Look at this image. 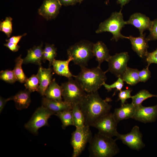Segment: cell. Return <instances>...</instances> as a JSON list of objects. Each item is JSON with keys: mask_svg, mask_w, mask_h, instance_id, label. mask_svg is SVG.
I'll return each mask as SVG.
<instances>
[{"mask_svg": "<svg viewBox=\"0 0 157 157\" xmlns=\"http://www.w3.org/2000/svg\"><path fill=\"white\" fill-rule=\"evenodd\" d=\"M109 98L102 99L97 91L87 93L79 104L84 115L85 124L92 126L99 118L110 113L111 106Z\"/></svg>", "mask_w": 157, "mask_h": 157, "instance_id": "6da1fadb", "label": "cell"}, {"mask_svg": "<svg viewBox=\"0 0 157 157\" xmlns=\"http://www.w3.org/2000/svg\"><path fill=\"white\" fill-rule=\"evenodd\" d=\"M79 74L74 77L83 90L87 93L97 91L107 80L106 73L100 67L89 69L81 68Z\"/></svg>", "mask_w": 157, "mask_h": 157, "instance_id": "7a4b0ae2", "label": "cell"}, {"mask_svg": "<svg viewBox=\"0 0 157 157\" xmlns=\"http://www.w3.org/2000/svg\"><path fill=\"white\" fill-rule=\"evenodd\" d=\"M116 140L99 133L96 134L89 142L90 156L112 157L116 155L119 152Z\"/></svg>", "mask_w": 157, "mask_h": 157, "instance_id": "3957f363", "label": "cell"}, {"mask_svg": "<svg viewBox=\"0 0 157 157\" xmlns=\"http://www.w3.org/2000/svg\"><path fill=\"white\" fill-rule=\"evenodd\" d=\"M94 43L82 40L70 46L67 51L68 57H72L74 63L81 68L86 67L89 60L94 56L92 49Z\"/></svg>", "mask_w": 157, "mask_h": 157, "instance_id": "277c9868", "label": "cell"}, {"mask_svg": "<svg viewBox=\"0 0 157 157\" xmlns=\"http://www.w3.org/2000/svg\"><path fill=\"white\" fill-rule=\"evenodd\" d=\"M121 10L113 13L109 18L101 22L96 33L110 32L113 35L111 40H115L116 42L120 39H127V36L123 35L121 33L122 29L126 24Z\"/></svg>", "mask_w": 157, "mask_h": 157, "instance_id": "5b68a950", "label": "cell"}, {"mask_svg": "<svg viewBox=\"0 0 157 157\" xmlns=\"http://www.w3.org/2000/svg\"><path fill=\"white\" fill-rule=\"evenodd\" d=\"M61 86L64 101L73 106L79 104L87 94L77 81L72 77L69 78L67 81L62 83Z\"/></svg>", "mask_w": 157, "mask_h": 157, "instance_id": "8992f818", "label": "cell"}, {"mask_svg": "<svg viewBox=\"0 0 157 157\" xmlns=\"http://www.w3.org/2000/svg\"><path fill=\"white\" fill-rule=\"evenodd\" d=\"M90 127L85 125L83 127L76 128L72 133L71 143L73 149L72 157L78 156L87 144L92 139V133Z\"/></svg>", "mask_w": 157, "mask_h": 157, "instance_id": "52a82bcc", "label": "cell"}, {"mask_svg": "<svg viewBox=\"0 0 157 157\" xmlns=\"http://www.w3.org/2000/svg\"><path fill=\"white\" fill-rule=\"evenodd\" d=\"M53 115V113L42 105L36 109L24 127L31 133L37 135L40 128L49 125L48 120Z\"/></svg>", "mask_w": 157, "mask_h": 157, "instance_id": "ba28073f", "label": "cell"}, {"mask_svg": "<svg viewBox=\"0 0 157 157\" xmlns=\"http://www.w3.org/2000/svg\"><path fill=\"white\" fill-rule=\"evenodd\" d=\"M118 123L113 114L109 113L98 119L92 126L97 129L98 133L113 138L118 133L117 131Z\"/></svg>", "mask_w": 157, "mask_h": 157, "instance_id": "9c48e42d", "label": "cell"}, {"mask_svg": "<svg viewBox=\"0 0 157 157\" xmlns=\"http://www.w3.org/2000/svg\"><path fill=\"white\" fill-rule=\"evenodd\" d=\"M116 137V140H120L123 144L133 149L139 150L145 146L142 141V133L137 126H134L129 133L125 134L118 133Z\"/></svg>", "mask_w": 157, "mask_h": 157, "instance_id": "30bf717a", "label": "cell"}, {"mask_svg": "<svg viewBox=\"0 0 157 157\" xmlns=\"http://www.w3.org/2000/svg\"><path fill=\"white\" fill-rule=\"evenodd\" d=\"M129 59L127 52L116 53L111 56L107 62L108 68L107 70L115 75L117 77H120L125 71Z\"/></svg>", "mask_w": 157, "mask_h": 157, "instance_id": "8fae6325", "label": "cell"}, {"mask_svg": "<svg viewBox=\"0 0 157 157\" xmlns=\"http://www.w3.org/2000/svg\"><path fill=\"white\" fill-rule=\"evenodd\" d=\"M135 107V113L132 119L145 123L156 121L157 117V105L145 107L141 104Z\"/></svg>", "mask_w": 157, "mask_h": 157, "instance_id": "7c38bea8", "label": "cell"}, {"mask_svg": "<svg viewBox=\"0 0 157 157\" xmlns=\"http://www.w3.org/2000/svg\"><path fill=\"white\" fill-rule=\"evenodd\" d=\"M62 6L59 0H44L38 12L47 20L51 19L57 16Z\"/></svg>", "mask_w": 157, "mask_h": 157, "instance_id": "4fadbf2b", "label": "cell"}, {"mask_svg": "<svg viewBox=\"0 0 157 157\" xmlns=\"http://www.w3.org/2000/svg\"><path fill=\"white\" fill-rule=\"evenodd\" d=\"M125 22L126 24L131 25L137 28L140 35L143 34L144 31L150 30L152 21L145 15L140 13H136L132 14L129 20Z\"/></svg>", "mask_w": 157, "mask_h": 157, "instance_id": "5bb4252c", "label": "cell"}, {"mask_svg": "<svg viewBox=\"0 0 157 157\" xmlns=\"http://www.w3.org/2000/svg\"><path fill=\"white\" fill-rule=\"evenodd\" d=\"M145 34L140 35L138 37L131 35L127 37L131 42L132 49L141 58H145L148 52V40L145 36Z\"/></svg>", "mask_w": 157, "mask_h": 157, "instance_id": "9a60e30c", "label": "cell"}, {"mask_svg": "<svg viewBox=\"0 0 157 157\" xmlns=\"http://www.w3.org/2000/svg\"><path fill=\"white\" fill-rule=\"evenodd\" d=\"M53 70L50 67L43 68L39 66L37 74L39 81V86L37 92L43 97L45 92L52 80Z\"/></svg>", "mask_w": 157, "mask_h": 157, "instance_id": "2e32d148", "label": "cell"}, {"mask_svg": "<svg viewBox=\"0 0 157 157\" xmlns=\"http://www.w3.org/2000/svg\"><path fill=\"white\" fill-rule=\"evenodd\" d=\"M42 105L53 113H57L67 110L72 109L73 106L64 101H58L48 99L43 96L42 100Z\"/></svg>", "mask_w": 157, "mask_h": 157, "instance_id": "e0dca14e", "label": "cell"}, {"mask_svg": "<svg viewBox=\"0 0 157 157\" xmlns=\"http://www.w3.org/2000/svg\"><path fill=\"white\" fill-rule=\"evenodd\" d=\"M135 106L132 103L125 104L119 108H115L113 113L117 122L132 118L135 112Z\"/></svg>", "mask_w": 157, "mask_h": 157, "instance_id": "ac0fdd59", "label": "cell"}, {"mask_svg": "<svg viewBox=\"0 0 157 157\" xmlns=\"http://www.w3.org/2000/svg\"><path fill=\"white\" fill-rule=\"evenodd\" d=\"M31 92L26 89L19 91L15 95L10 97L15 103V106L18 110L27 108L31 102L30 97Z\"/></svg>", "mask_w": 157, "mask_h": 157, "instance_id": "d6986e66", "label": "cell"}, {"mask_svg": "<svg viewBox=\"0 0 157 157\" xmlns=\"http://www.w3.org/2000/svg\"><path fill=\"white\" fill-rule=\"evenodd\" d=\"M92 51L94 56L98 63V66L104 61L108 62L111 56L109 50L105 44L101 41H98L93 44Z\"/></svg>", "mask_w": 157, "mask_h": 157, "instance_id": "ffe728a7", "label": "cell"}, {"mask_svg": "<svg viewBox=\"0 0 157 157\" xmlns=\"http://www.w3.org/2000/svg\"><path fill=\"white\" fill-rule=\"evenodd\" d=\"M42 44L35 46L28 50L26 56L23 59V64L33 63L41 66L42 61Z\"/></svg>", "mask_w": 157, "mask_h": 157, "instance_id": "44dd1931", "label": "cell"}, {"mask_svg": "<svg viewBox=\"0 0 157 157\" xmlns=\"http://www.w3.org/2000/svg\"><path fill=\"white\" fill-rule=\"evenodd\" d=\"M72 59V58L70 57H68V59L65 60L55 59L52 64L53 71L57 74L68 78L74 77L75 76L70 72L69 67V63Z\"/></svg>", "mask_w": 157, "mask_h": 157, "instance_id": "7402d4cb", "label": "cell"}, {"mask_svg": "<svg viewBox=\"0 0 157 157\" xmlns=\"http://www.w3.org/2000/svg\"><path fill=\"white\" fill-rule=\"evenodd\" d=\"M44 96L49 99L58 101H62V87L57 83L55 78L52 79L46 89Z\"/></svg>", "mask_w": 157, "mask_h": 157, "instance_id": "603a6c76", "label": "cell"}, {"mask_svg": "<svg viewBox=\"0 0 157 157\" xmlns=\"http://www.w3.org/2000/svg\"><path fill=\"white\" fill-rule=\"evenodd\" d=\"M139 70L137 69L127 67L120 77L124 81L131 85H134L140 82L138 75Z\"/></svg>", "mask_w": 157, "mask_h": 157, "instance_id": "cb8c5ba5", "label": "cell"}, {"mask_svg": "<svg viewBox=\"0 0 157 157\" xmlns=\"http://www.w3.org/2000/svg\"><path fill=\"white\" fill-rule=\"evenodd\" d=\"M74 126L76 128L81 127L85 125V120L79 104L73 106L72 109Z\"/></svg>", "mask_w": 157, "mask_h": 157, "instance_id": "d4e9b609", "label": "cell"}, {"mask_svg": "<svg viewBox=\"0 0 157 157\" xmlns=\"http://www.w3.org/2000/svg\"><path fill=\"white\" fill-rule=\"evenodd\" d=\"M57 49L53 44H46L43 49L42 61L44 63L46 60L49 62V67L52 65L53 62L57 56Z\"/></svg>", "mask_w": 157, "mask_h": 157, "instance_id": "484cf974", "label": "cell"}, {"mask_svg": "<svg viewBox=\"0 0 157 157\" xmlns=\"http://www.w3.org/2000/svg\"><path fill=\"white\" fill-rule=\"evenodd\" d=\"M55 115L60 120L63 129H65L68 126H74L72 109L65 110Z\"/></svg>", "mask_w": 157, "mask_h": 157, "instance_id": "4316f807", "label": "cell"}, {"mask_svg": "<svg viewBox=\"0 0 157 157\" xmlns=\"http://www.w3.org/2000/svg\"><path fill=\"white\" fill-rule=\"evenodd\" d=\"M23 59L21 58L20 55L15 60V65L13 70L17 81L21 83H25L28 78L24 72L22 68L23 64Z\"/></svg>", "mask_w": 157, "mask_h": 157, "instance_id": "83f0119b", "label": "cell"}, {"mask_svg": "<svg viewBox=\"0 0 157 157\" xmlns=\"http://www.w3.org/2000/svg\"><path fill=\"white\" fill-rule=\"evenodd\" d=\"M152 97H157V95L151 94L147 90H142L135 95L132 96L131 103L136 106L141 104L144 100Z\"/></svg>", "mask_w": 157, "mask_h": 157, "instance_id": "f1b7e54d", "label": "cell"}, {"mask_svg": "<svg viewBox=\"0 0 157 157\" xmlns=\"http://www.w3.org/2000/svg\"><path fill=\"white\" fill-rule=\"evenodd\" d=\"M26 89L32 92L38 91L39 86V81L37 74H33L28 78L25 82Z\"/></svg>", "mask_w": 157, "mask_h": 157, "instance_id": "f546056e", "label": "cell"}, {"mask_svg": "<svg viewBox=\"0 0 157 157\" xmlns=\"http://www.w3.org/2000/svg\"><path fill=\"white\" fill-rule=\"evenodd\" d=\"M13 19L10 17H7L5 20L1 22L0 30L4 33L8 38L9 37L12 33V20Z\"/></svg>", "mask_w": 157, "mask_h": 157, "instance_id": "4dcf8cb0", "label": "cell"}, {"mask_svg": "<svg viewBox=\"0 0 157 157\" xmlns=\"http://www.w3.org/2000/svg\"><path fill=\"white\" fill-rule=\"evenodd\" d=\"M1 80L9 83H13L17 81L13 70L6 69L0 73Z\"/></svg>", "mask_w": 157, "mask_h": 157, "instance_id": "1f68e13d", "label": "cell"}, {"mask_svg": "<svg viewBox=\"0 0 157 157\" xmlns=\"http://www.w3.org/2000/svg\"><path fill=\"white\" fill-rule=\"evenodd\" d=\"M124 81L120 77H118L117 80L113 83L111 85H108L105 83L103 84V85L108 92L110 91L113 89H116L117 91H120L123 87L124 85Z\"/></svg>", "mask_w": 157, "mask_h": 157, "instance_id": "d6a6232c", "label": "cell"}, {"mask_svg": "<svg viewBox=\"0 0 157 157\" xmlns=\"http://www.w3.org/2000/svg\"><path fill=\"white\" fill-rule=\"evenodd\" d=\"M132 91V90L129 88L119 91L118 95V100H120L121 105L125 104L127 99L131 98V93Z\"/></svg>", "mask_w": 157, "mask_h": 157, "instance_id": "836d02e7", "label": "cell"}, {"mask_svg": "<svg viewBox=\"0 0 157 157\" xmlns=\"http://www.w3.org/2000/svg\"><path fill=\"white\" fill-rule=\"evenodd\" d=\"M150 33L147 38L149 41L157 40V18L152 21Z\"/></svg>", "mask_w": 157, "mask_h": 157, "instance_id": "e575fe53", "label": "cell"}, {"mask_svg": "<svg viewBox=\"0 0 157 157\" xmlns=\"http://www.w3.org/2000/svg\"><path fill=\"white\" fill-rule=\"evenodd\" d=\"M147 66L145 68L139 71L138 75L140 82H145L151 77V73Z\"/></svg>", "mask_w": 157, "mask_h": 157, "instance_id": "d590c367", "label": "cell"}, {"mask_svg": "<svg viewBox=\"0 0 157 157\" xmlns=\"http://www.w3.org/2000/svg\"><path fill=\"white\" fill-rule=\"evenodd\" d=\"M145 58L148 66L152 63L157 64V49L152 52H148Z\"/></svg>", "mask_w": 157, "mask_h": 157, "instance_id": "8d00e7d4", "label": "cell"}, {"mask_svg": "<svg viewBox=\"0 0 157 157\" xmlns=\"http://www.w3.org/2000/svg\"><path fill=\"white\" fill-rule=\"evenodd\" d=\"M84 0H59L62 5L65 6H72L79 3H81Z\"/></svg>", "mask_w": 157, "mask_h": 157, "instance_id": "74e56055", "label": "cell"}, {"mask_svg": "<svg viewBox=\"0 0 157 157\" xmlns=\"http://www.w3.org/2000/svg\"><path fill=\"white\" fill-rule=\"evenodd\" d=\"M4 45L13 52L17 51L20 47L17 44L11 42H7L4 44Z\"/></svg>", "mask_w": 157, "mask_h": 157, "instance_id": "f35d334b", "label": "cell"}, {"mask_svg": "<svg viewBox=\"0 0 157 157\" xmlns=\"http://www.w3.org/2000/svg\"><path fill=\"white\" fill-rule=\"evenodd\" d=\"M26 34L24 33L22 35L12 36L9 39L6 40V41L7 42H11L17 44L22 38L26 35Z\"/></svg>", "mask_w": 157, "mask_h": 157, "instance_id": "ab89813d", "label": "cell"}, {"mask_svg": "<svg viewBox=\"0 0 157 157\" xmlns=\"http://www.w3.org/2000/svg\"><path fill=\"white\" fill-rule=\"evenodd\" d=\"M11 100V98L10 97L5 99L2 97H0V113L2 112L3 110L4 107L6 105V103L8 101Z\"/></svg>", "mask_w": 157, "mask_h": 157, "instance_id": "60d3db41", "label": "cell"}, {"mask_svg": "<svg viewBox=\"0 0 157 157\" xmlns=\"http://www.w3.org/2000/svg\"><path fill=\"white\" fill-rule=\"evenodd\" d=\"M131 0H117V4H120L121 8V10H122L123 7L126 4L128 3ZM109 1V0H107L106 1L105 3L106 4H107L108 3Z\"/></svg>", "mask_w": 157, "mask_h": 157, "instance_id": "b9f144b4", "label": "cell"}]
</instances>
